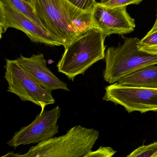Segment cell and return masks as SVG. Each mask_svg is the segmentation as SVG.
Wrapping results in <instances>:
<instances>
[{"mask_svg": "<svg viewBox=\"0 0 157 157\" xmlns=\"http://www.w3.org/2000/svg\"><path fill=\"white\" fill-rule=\"evenodd\" d=\"M16 60L46 90L51 92L59 89L70 91L67 84L60 80L47 67V61L42 53L33 54L29 57L21 55Z\"/></svg>", "mask_w": 157, "mask_h": 157, "instance_id": "10", "label": "cell"}, {"mask_svg": "<svg viewBox=\"0 0 157 157\" xmlns=\"http://www.w3.org/2000/svg\"><path fill=\"white\" fill-rule=\"evenodd\" d=\"M138 47L142 51L157 54V22H155L152 29L140 40Z\"/></svg>", "mask_w": 157, "mask_h": 157, "instance_id": "13", "label": "cell"}, {"mask_svg": "<svg viewBox=\"0 0 157 157\" xmlns=\"http://www.w3.org/2000/svg\"><path fill=\"white\" fill-rule=\"evenodd\" d=\"M25 2H27L31 4L32 5V0H24Z\"/></svg>", "mask_w": 157, "mask_h": 157, "instance_id": "19", "label": "cell"}, {"mask_svg": "<svg viewBox=\"0 0 157 157\" xmlns=\"http://www.w3.org/2000/svg\"><path fill=\"white\" fill-rule=\"evenodd\" d=\"M4 78L8 83L7 91L16 95L23 101H31L41 108L55 103L52 92L41 86L21 67L16 60L5 59Z\"/></svg>", "mask_w": 157, "mask_h": 157, "instance_id": "5", "label": "cell"}, {"mask_svg": "<svg viewBox=\"0 0 157 157\" xmlns=\"http://www.w3.org/2000/svg\"><path fill=\"white\" fill-rule=\"evenodd\" d=\"M138 38H127L120 46L108 48L105 52V81L110 84L122 77L147 66L157 64V54L140 50Z\"/></svg>", "mask_w": 157, "mask_h": 157, "instance_id": "4", "label": "cell"}, {"mask_svg": "<svg viewBox=\"0 0 157 157\" xmlns=\"http://www.w3.org/2000/svg\"><path fill=\"white\" fill-rule=\"evenodd\" d=\"M105 90L103 100L121 105L129 113L157 111V88L129 86L116 82Z\"/></svg>", "mask_w": 157, "mask_h": 157, "instance_id": "6", "label": "cell"}, {"mask_svg": "<svg viewBox=\"0 0 157 157\" xmlns=\"http://www.w3.org/2000/svg\"><path fill=\"white\" fill-rule=\"evenodd\" d=\"M60 116L59 106L50 110L40 112L31 124L21 128L6 144L16 148L20 145L39 144L54 138L59 132L57 122Z\"/></svg>", "mask_w": 157, "mask_h": 157, "instance_id": "7", "label": "cell"}, {"mask_svg": "<svg viewBox=\"0 0 157 157\" xmlns=\"http://www.w3.org/2000/svg\"><path fill=\"white\" fill-rule=\"evenodd\" d=\"M92 20L93 26L100 29L106 37L113 34L131 33L135 27V21L128 13L126 6L108 7L96 2Z\"/></svg>", "mask_w": 157, "mask_h": 157, "instance_id": "9", "label": "cell"}, {"mask_svg": "<svg viewBox=\"0 0 157 157\" xmlns=\"http://www.w3.org/2000/svg\"><path fill=\"white\" fill-rule=\"evenodd\" d=\"M157 157V155H155V157Z\"/></svg>", "mask_w": 157, "mask_h": 157, "instance_id": "22", "label": "cell"}, {"mask_svg": "<svg viewBox=\"0 0 157 157\" xmlns=\"http://www.w3.org/2000/svg\"><path fill=\"white\" fill-rule=\"evenodd\" d=\"M1 157H24V155L15 154L14 152H10Z\"/></svg>", "mask_w": 157, "mask_h": 157, "instance_id": "18", "label": "cell"}, {"mask_svg": "<svg viewBox=\"0 0 157 157\" xmlns=\"http://www.w3.org/2000/svg\"><path fill=\"white\" fill-rule=\"evenodd\" d=\"M0 1H2L8 4L18 12L25 15L29 19L34 21L36 24L43 28L37 17L35 9L31 4L29 3L24 0H0Z\"/></svg>", "mask_w": 157, "mask_h": 157, "instance_id": "12", "label": "cell"}, {"mask_svg": "<svg viewBox=\"0 0 157 157\" xmlns=\"http://www.w3.org/2000/svg\"><path fill=\"white\" fill-rule=\"evenodd\" d=\"M106 38L94 26L79 35L65 48L57 64L58 72L73 81L77 75H84L92 65L105 59Z\"/></svg>", "mask_w": 157, "mask_h": 157, "instance_id": "2", "label": "cell"}, {"mask_svg": "<svg viewBox=\"0 0 157 157\" xmlns=\"http://www.w3.org/2000/svg\"><path fill=\"white\" fill-rule=\"evenodd\" d=\"M155 22H157V18H156V20Z\"/></svg>", "mask_w": 157, "mask_h": 157, "instance_id": "21", "label": "cell"}, {"mask_svg": "<svg viewBox=\"0 0 157 157\" xmlns=\"http://www.w3.org/2000/svg\"><path fill=\"white\" fill-rule=\"evenodd\" d=\"M123 86L157 88V66H147L122 77L118 81Z\"/></svg>", "mask_w": 157, "mask_h": 157, "instance_id": "11", "label": "cell"}, {"mask_svg": "<svg viewBox=\"0 0 157 157\" xmlns=\"http://www.w3.org/2000/svg\"><path fill=\"white\" fill-rule=\"evenodd\" d=\"M77 8L87 12H92L96 3L95 0H68Z\"/></svg>", "mask_w": 157, "mask_h": 157, "instance_id": "17", "label": "cell"}, {"mask_svg": "<svg viewBox=\"0 0 157 157\" xmlns=\"http://www.w3.org/2000/svg\"><path fill=\"white\" fill-rule=\"evenodd\" d=\"M116 151L109 147L100 146L95 151H92L82 157H113Z\"/></svg>", "mask_w": 157, "mask_h": 157, "instance_id": "15", "label": "cell"}, {"mask_svg": "<svg viewBox=\"0 0 157 157\" xmlns=\"http://www.w3.org/2000/svg\"><path fill=\"white\" fill-rule=\"evenodd\" d=\"M9 28L24 32L31 41L50 46H61V44L43 28L27 17L18 12L11 6L0 1V35Z\"/></svg>", "mask_w": 157, "mask_h": 157, "instance_id": "8", "label": "cell"}, {"mask_svg": "<svg viewBox=\"0 0 157 157\" xmlns=\"http://www.w3.org/2000/svg\"><path fill=\"white\" fill-rule=\"evenodd\" d=\"M157 154V142H155L139 147L126 157H154Z\"/></svg>", "mask_w": 157, "mask_h": 157, "instance_id": "14", "label": "cell"}, {"mask_svg": "<svg viewBox=\"0 0 157 157\" xmlns=\"http://www.w3.org/2000/svg\"><path fill=\"white\" fill-rule=\"evenodd\" d=\"M143 0H108L105 2H100L104 6L115 7L127 6L129 5H138Z\"/></svg>", "mask_w": 157, "mask_h": 157, "instance_id": "16", "label": "cell"}, {"mask_svg": "<svg viewBox=\"0 0 157 157\" xmlns=\"http://www.w3.org/2000/svg\"><path fill=\"white\" fill-rule=\"evenodd\" d=\"M99 137L97 130L76 125L63 135L32 147L24 157H82L92 151Z\"/></svg>", "mask_w": 157, "mask_h": 157, "instance_id": "3", "label": "cell"}, {"mask_svg": "<svg viewBox=\"0 0 157 157\" xmlns=\"http://www.w3.org/2000/svg\"><path fill=\"white\" fill-rule=\"evenodd\" d=\"M95 1H96V0H95Z\"/></svg>", "mask_w": 157, "mask_h": 157, "instance_id": "23", "label": "cell"}, {"mask_svg": "<svg viewBox=\"0 0 157 157\" xmlns=\"http://www.w3.org/2000/svg\"><path fill=\"white\" fill-rule=\"evenodd\" d=\"M39 21L65 48L92 27V12L83 11L68 0H32Z\"/></svg>", "mask_w": 157, "mask_h": 157, "instance_id": "1", "label": "cell"}, {"mask_svg": "<svg viewBox=\"0 0 157 157\" xmlns=\"http://www.w3.org/2000/svg\"><path fill=\"white\" fill-rule=\"evenodd\" d=\"M106 1H108V0H100V2H105Z\"/></svg>", "mask_w": 157, "mask_h": 157, "instance_id": "20", "label": "cell"}]
</instances>
